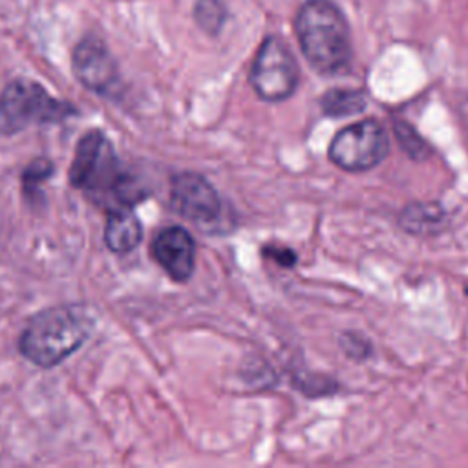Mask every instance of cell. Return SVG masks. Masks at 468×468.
<instances>
[{
	"label": "cell",
	"instance_id": "17",
	"mask_svg": "<svg viewBox=\"0 0 468 468\" xmlns=\"http://www.w3.org/2000/svg\"><path fill=\"white\" fill-rule=\"evenodd\" d=\"M344 349L349 356H356V358H364L367 355V340H364L358 335H344Z\"/></svg>",
	"mask_w": 468,
	"mask_h": 468
},
{
	"label": "cell",
	"instance_id": "12",
	"mask_svg": "<svg viewBox=\"0 0 468 468\" xmlns=\"http://www.w3.org/2000/svg\"><path fill=\"white\" fill-rule=\"evenodd\" d=\"M367 101L364 91L353 88H333L320 99V108L327 117H349L364 112Z\"/></svg>",
	"mask_w": 468,
	"mask_h": 468
},
{
	"label": "cell",
	"instance_id": "15",
	"mask_svg": "<svg viewBox=\"0 0 468 468\" xmlns=\"http://www.w3.org/2000/svg\"><path fill=\"white\" fill-rule=\"evenodd\" d=\"M53 163L46 157H38V159H33L22 172V188H24V194L26 197L33 196L37 190H38V185L42 181H46L51 174H53Z\"/></svg>",
	"mask_w": 468,
	"mask_h": 468
},
{
	"label": "cell",
	"instance_id": "16",
	"mask_svg": "<svg viewBox=\"0 0 468 468\" xmlns=\"http://www.w3.org/2000/svg\"><path fill=\"white\" fill-rule=\"evenodd\" d=\"M263 256L274 260L278 265L282 267H292L296 263V252L289 247H282V245H265L263 247Z\"/></svg>",
	"mask_w": 468,
	"mask_h": 468
},
{
	"label": "cell",
	"instance_id": "4",
	"mask_svg": "<svg viewBox=\"0 0 468 468\" xmlns=\"http://www.w3.org/2000/svg\"><path fill=\"white\" fill-rule=\"evenodd\" d=\"M77 108L46 91L35 80L15 79L0 93V133L15 135L35 124H55L69 119Z\"/></svg>",
	"mask_w": 468,
	"mask_h": 468
},
{
	"label": "cell",
	"instance_id": "11",
	"mask_svg": "<svg viewBox=\"0 0 468 468\" xmlns=\"http://www.w3.org/2000/svg\"><path fill=\"white\" fill-rule=\"evenodd\" d=\"M448 214L439 203H410L399 216V225L413 236H437L448 227Z\"/></svg>",
	"mask_w": 468,
	"mask_h": 468
},
{
	"label": "cell",
	"instance_id": "8",
	"mask_svg": "<svg viewBox=\"0 0 468 468\" xmlns=\"http://www.w3.org/2000/svg\"><path fill=\"white\" fill-rule=\"evenodd\" d=\"M71 66L86 90L106 99H115L122 91L117 62L101 38L84 37L73 49Z\"/></svg>",
	"mask_w": 468,
	"mask_h": 468
},
{
	"label": "cell",
	"instance_id": "6",
	"mask_svg": "<svg viewBox=\"0 0 468 468\" xmlns=\"http://www.w3.org/2000/svg\"><path fill=\"white\" fill-rule=\"evenodd\" d=\"M389 152V137L375 119H362L342 128L329 144V159L342 170L366 172Z\"/></svg>",
	"mask_w": 468,
	"mask_h": 468
},
{
	"label": "cell",
	"instance_id": "14",
	"mask_svg": "<svg viewBox=\"0 0 468 468\" xmlns=\"http://www.w3.org/2000/svg\"><path fill=\"white\" fill-rule=\"evenodd\" d=\"M194 20L208 35H218L227 20V7L221 0H196Z\"/></svg>",
	"mask_w": 468,
	"mask_h": 468
},
{
	"label": "cell",
	"instance_id": "2",
	"mask_svg": "<svg viewBox=\"0 0 468 468\" xmlns=\"http://www.w3.org/2000/svg\"><path fill=\"white\" fill-rule=\"evenodd\" d=\"M95 313L80 303L53 305L29 318L18 336L20 355L38 367H55L93 333Z\"/></svg>",
	"mask_w": 468,
	"mask_h": 468
},
{
	"label": "cell",
	"instance_id": "10",
	"mask_svg": "<svg viewBox=\"0 0 468 468\" xmlns=\"http://www.w3.org/2000/svg\"><path fill=\"white\" fill-rule=\"evenodd\" d=\"M143 239V227L133 208H117L108 212L104 225V243L115 254L132 252Z\"/></svg>",
	"mask_w": 468,
	"mask_h": 468
},
{
	"label": "cell",
	"instance_id": "13",
	"mask_svg": "<svg viewBox=\"0 0 468 468\" xmlns=\"http://www.w3.org/2000/svg\"><path fill=\"white\" fill-rule=\"evenodd\" d=\"M393 128H395V137L406 155H410L415 161H424L431 155L433 152L431 146L410 122L395 121Z\"/></svg>",
	"mask_w": 468,
	"mask_h": 468
},
{
	"label": "cell",
	"instance_id": "3",
	"mask_svg": "<svg viewBox=\"0 0 468 468\" xmlns=\"http://www.w3.org/2000/svg\"><path fill=\"white\" fill-rule=\"evenodd\" d=\"M294 29L300 49L313 69L322 75H336L347 68L351 60L349 27L331 0L303 2Z\"/></svg>",
	"mask_w": 468,
	"mask_h": 468
},
{
	"label": "cell",
	"instance_id": "5",
	"mask_svg": "<svg viewBox=\"0 0 468 468\" xmlns=\"http://www.w3.org/2000/svg\"><path fill=\"white\" fill-rule=\"evenodd\" d=\"M300 69L289 46L276 35H269L258 48L249 82L256 95L267 102L289 99L298 86Z\"/></svg>",
	"mask_w": 468,
	"mask_h": 468
},
{
	"label": "cell",
	"instance_id": "1",
	"mask_svg": "<svg viewBox=\"0 0 468 468\" xmlns=\"http://www.w3.org/2000/svg\"><path fill=\"white\" fill-rule=\"evenodd\" d=\"M69 183L106 212L133 208L148 196L146 186L122 165L101 130H90L79 139L69 166Z\"/></svg>",
	"mask_w": 468,
	"mask_h": 468
},
{
	"label": "cell",
	"instance_id": "7",
	"mask_svg": "<svg viewBox=\"0 0 468 468\" xmlns=\"http://www.w3.org/2000/svg\"><path fill=\"white\" fill-rule=\"evenodd\" d=\"M168 207L190 223L212 225L221 216L223 201L205 176L179 172L170 179Z\"/></svg>",
	"mask_w": 468,
	"mask_h": 468
},
{
	"label": "cell",
	"instance_id": "9",
	"mask_svg": "<svg viewBox=\"0 0 468 468\" xmlns=\"http://www.w3.org/2000/svg\"><path fill=\"white\" fill-rule=\"evenodd\" d=\"M150 254L155 263L177 283L188 282L194 274L196 241L192 234L179 225L161 229L150 243Z\"/></svg>",
	"mask_w": 468,
	"mask_h": 468
}]
</instances>
